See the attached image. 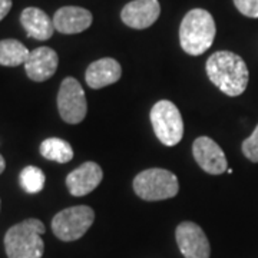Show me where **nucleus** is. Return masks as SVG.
Wrapping results in <instances>:
<instances>
[{"label": "nucleus", "instance_id": "1", "mask_svg": "<svg viewBox=\"0 0 258 258\" xmlns=\"http://www.w3.org/2000/svg\"><path fill=\"white\" fill-rule=\"evenodd\" d=\"M207 75L221 92L240 96L248 85V68L242 57L228 50L212 53L207 60Z\"/></svg>", "mask_w": 258, "mask_h": 258}, {"label": "nucleus", "instance_id": "2", "mask_svg": "<svg viewBox=\"0 0 258 258\" xmlns=\"http://www.w3.org/2000/svg\"><path fill=\"white\" fill-rule=\"evenodd\" d=\"M215 22L208 10H189L179 26V43L185 53L200 56L212 46L215 39Z\"/></svg>", "mask_w": 258, "mask_h": 258}, {"label": "nucleus", "instance_id": "3", "mask_svg": "<svg viewBox=\"0 0 258 258\" xmlns=\"http://www.w3.org/2000/svg\"><path fill=\"white\" fill-rule=\"evenodd\" d=\"M45 231V224L37 218H29L10 227L3 241L8 258H42Z\"/></svg>", "mask_w": 258, "mask_h": 258}, {"label": "nucleus", "instance_id": "4", "mask_svg": "<svg viewBox=\"0 0 258 258\" xmlns=\"http://www.w3.org/2000/svg\"><path fill=\"white\" fill-rule=\"evenodd\" d=\"M134 191L145 201H162L174 198L179 191V184L176 175L171 171L162 168H151L135 176Z\"/></svg>", "mask_w": 258, "mask_h": 258}, {"label": "nucleus", "instance_id": "5", "mask_svg": "<svg viewBox=\"0 0 258 258\" xmlns=\"http://www.w3.org/2000/svg\"><path fill=\"white\" fill-rule=\"evenodd\" d=\"M95 212L88 205H76L57 212L52 220V231L60 241L71 242L82 238L92 227Z\"/></svg>", "mask_w": 258, "mask_h": 258}, {"label": "nucleus", "instance_id": "6", "mask_svg": "<svg viewBox=\"0 0 258 258\" xmlns=\"http://www.w3.org/2000/svg\"><path fill=\"white\" fill-rule=\"evenodd\" d=\"M151 123L157 138L166 145L174 147L184 137V120L181 112L171 101H159L151 109Z\"/></svg>", "mask_w": 258, "mask_h": 258}, {"label": "nucleus", "instance_id": "7", "mask_svg": "<svg viewBox=\"0 0 258 258\" xmlns=\"http://www.w3.org/2000/svg\"><path fill=\"white\" fill-rule=\"evenodd\" d=\"M57 109L60 118L71 125L81 123L88 112L85 91L75 78H64L57 93Z\"/></svg>", "mask_w": 258, "mask_h": 258}, {"label": "nucleus", "instance_id": "8", "mask_svg": "<svg viewBox=\"0 0 258 258\" xmlns=\"http://www.w3.org/2000/svg\"><path fill=\"white\" fill-rule=\"evenodd\" d=\"M178 248L185 258H210L211 247L203 228L191 221L181 222L175 231Z\"/></svg>", "mask_w": 258, "mask_h": 258}, {"label": "nucleus", "instance_id": "9", "mask_svg": "<svg viewBox=\"0 0 258 258\" xmlns=\"http://www.w3.org/2000/svg\"><path fill=\"white\" fill-rule=\"evenodd\" d=\"M192 154L201 169L211 175H220L227 171V157L221 147L208 137H200L194 141Z\"/></svg>", "mask_w": 258, "mask_h": 258}, {"label": "nucleus", "instance_id": "10", "mask_svg": "<svg viewBox=\"0 0 258 258\" xmlns=\"http://www.w3.org/2000/svg\"><path fill=\"white\" fill-rule=\"evenodd\" d=\"M161 6L158 0H134L120 12L122 22L132 29H147L159 18Z\"/></svg>", "mask_w": 258, "mask_h": 258}, {"label": "nucleus", "instance_id": "11", "mask_svg": "<svg viewBox=\"0 0 258 258\" xmlns=\"http://www.w3.org/2000/svg\"><path fill=\"white\" fill-rule=\"evenodd\" d=\"M103 171L96 162L88 161L66 176V186L74 197L91 194L102 182Z\"/></svg>", "mask_w": 258, "mask_h": 258}, {"label": "nucleus", "instance_id": "12", "mask_svg": "<svg viewBox=\"0 0 258 258\" xmlns=\"http://www.w3.org/2000/svg\"><path fill=\"white\" fill-rule=\"evenodd\" d=\"M59 64L57 53L52 47L40 46L30 52L25 63V71L29 79L35 82H45L55 75Z\"/></svg>", "mask_w": 258, "mask_h": 258}, {"label": "nucleus", "instance_id": "13", "mask_svg": "<svg viewBox=\"0 0 258 258\" xmlns=\"http://www.w3.org/2000/svg\"><path fill=\"white\" fill-rule=\"evenodd\" d=\"M92 13L78 6L60 8L53 16L55 30L63 35L81 33L92 25Z\"/></svg>", "mask_w": 258, "mask_h": 258}, {"label": "nucleus", "instance_id": "14", "mask_svg": "<svg viewBox=\"0 0 258 258\" xmlns=\"http://www.w3.org/2000/svg\"><path fill=\"white\" fill-rule=\"evenodd\" d=\"M120 75H122V68L119 62L112 57H103L88 66L85 79L89 88L101 89L118 82Z\"/></svg>", "mask_w": 258, "mask_h": 258}, {"label": "nucleus", "instance_id": "15", "mask_svg": "<svg viewBox=\"0 0 258 258\" xmlns=\"http://www.w3.org/2000/svg\"><path fill=\"white\" fill-rule=\"evenodd\" d=\"M20 23L26 30L28 36L36 40H47L55 32L53 19L49 18L39 8H26L23 10L20 15Z\"/></svg>", "mask_w": 258, "mask_h": 258}, {"label": "nucleus", "instance_id": "16", "mask_svg": "<svg viewBox=\"0 0 258 258\" xmlns=\"http://www.w3.org/2000/svg\"><path fill=\"white\" fill-rule=\"evenodd\" d=\"M30 52L28 47L16 39L0 40V64L15 68L19 64H25Z\"/></svg>", "mask_w": 258, "mask_h": 258}, {"label": "nucleus", "instance_id": "17", "mask_svg": "<svg viewBox=\"0 0 258 258\" xmlns=\"http://www.w3.org/2000/svg\"><path fill=\"white\" fill-rule=\"evenodd\" d=\"M39 151L43 158L59 162V164H66L74 158V149L71 147V144L60 138L45 139L40 144Z\"/></svg>", "mask_w": 258, "mask_h": 258}, {"label": "nucleus", "instance_id": "18", "mask_svg": "<svg viewBox=\"0 0 258 258\" xmlns=\"http://www.w3.org/2000/svg\"><path fill=\"white\" fill-rule=\"evenodd\" d=\"M46 176L40 168L29 165L20 172V185L28 194H37L45 188Z\"/></svg>", "mask_w": 258, "mask_h": 258}, {"label": "nucleus", "instance_id": "19", "mask_svg": "<svg viewBox=\"0 0 258 258\" xmlns=\"http://www.w3.org/2000/svg\"><path fill=\"white\" fill-rule=\"evenodd\" d=\"M242 154L248 158L251 162H258V125L251 134V137L242 142Z\"/></svg>", "mask_w": 258, "mask_h": 258}, {"label": "nucleus", "instance_id": "20", "mask_svg": "<svg viewBox=\"0 0 258 258\" xmlns=\"http://www.w3.org/2000/svg\"><path fill=\"white\" fill-rule=\"evenodd\" d=\"M235 8L247 18H258V0H234Z\"/></svg>", "mask_w": 258, "mask_h": 258}, {"label": "nucleus", "instance_id": "21", "mask_svg": "<svg viewBox=\"0 0 258 258\" xmlns=\"http://www.w3.org/2000/svg\"><path fill=\"white\" fill-rule=\"evenodd\" d=\"M10 9H12V0H0V20L8 16Z\"/></svg>", "mask_w": 258, "mask_h": 258}, {"label": "nucleus", "instance_id": "22", "mask_svg": "<svg viewBox=\"0 0 258 258\" xmlns=\"http://www.w3.org/2000/svg\"><path fill=\"white\" fill-rule=\"evenodd\" d=\"M5 168H6V161H5V158L0 155V174L5 171Z\"/></svg>", "mask_w": 258, "mask_h": 258}, {"label": "nucleus", "instance_id": "23", "mask_svg": "<svg viewBox=\"0 0 258 258\" xmlns=\"http://www.w3.org/2000/svg\"><path fill=\"white\" fill-rule=\"evenodd\" d=\"M0 208H2V203H0Z\"/></svg>", "mask_w": 258, "mask_h": 258}]
</instances>
